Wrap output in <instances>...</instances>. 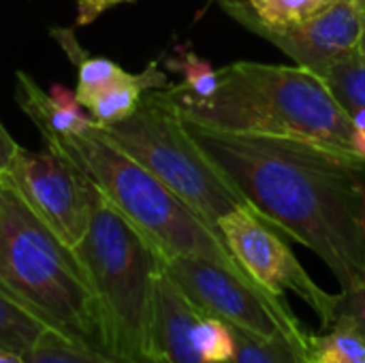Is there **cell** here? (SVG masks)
<instances>
[{"label": "cell", "mask_w": 365, "mask_h": 363, "mask_svg": "<svg viewBox=\"0 0 365 363\" xmlns=\"http://www.w3.org/2000/svg\"><path fill=\"white\" fill-rule=\"evenodd\" d=\"M321 327H346L365 342V285L331 293V302Z\"/></svg>", "instance_id": "obj_21"}, {"label": "cell", "mask_w": 365, "mask_h": 363, "mask_svg": "<svg viewBox=\"0 0 365 363\" xmlns=\"http://www.w3.org/2000/svg\"><path fill=\"white\" fill-rule=\"evenodd\" d=\"M88 208V229L73 250L96 302L103 349L128 363H160L154 306L163 252L90 180Z\"/></svg>", "instance_id": "obj_3"}, {"label": "cell", "mask_w": 365, "mask_h": 363, "mask_svg": "<svg viewBox=\"0 0 365 363\" xmlns=\"http://www.w3.org/2000/svg\"><path fill=\"white\" fill-rule=\"evenodd\" d=\"M163 267L207 317L257 338H284L297 351V357L306 351L310 332L295 317L287 297L195 257H163Z\"/></svg>", "instance_id": "obj_7"}, {"label": "cell", "mask_w": 365, "mask_h": 363, "mask_svg": "<svg viewBox=\"0 0 365 363\" xmlns=\"http://www.w3.org/2000/svg\"><path fill=\"white\" fill-rule=\"evenodd\" d=\"M96 128L152 171L216 231L222 216L237 208H250L190 137L163 88L145 92L128 118L105 126L96 124Z\"/></svg>", "instance_id": "obj_6"}, {"label": "cell", "mask_w": 365, "mask_h": 363, "mask_svg": "<svg viewBox=\"0 0 365 363\" xmlns=\"http://www.w3.org/2000/svg\"><path fill=\"white\" fill-rule=\"evenodd\" d=\"M165 66L169 71H175L184 77L182 86L188 88L192 94L207 98L218 88V71L203 58H199L195 51L178 47L173 58L165 60Z\"/></svg>", "instance_id": "obj_20"}, {"label": "cell", "mask_w": 365, "mask_h": 363, "mask_svg": "<svg viewBox=\"0 0 365 363\" xmlns=\"http://www.w3.org/2000/svg\"><path fill=\"white\" fill-rule=\"evenodd\" d=\"M38 133L47 150L73 163L79 173H83L163 252V257L203 259L255 282L210 223L152 171L101 135L96 126L81 135L56 131Z\"/></svg>", "instance_id": "obj_4"}, {"label": "cell", "mask_w": 365, "mask_h": 363, "mask_svg": "<svg viewBox=\"0 0 365 363\" xmlns=\"http://www.w3.org/2000/svg\"><path fill=\"white\" fill-rule=\"evenodd\" d=\"M184 120L195 124L310 143L365 169L355 148L353 118L325 81L302 66L240 60L218 68V88L201 98L182 83L163 88Z\"/></svg>", "instance_id": "obj_2"}, {"label": "cell", "mask_w": 365, "mask_h": 363, "mask_svg": "<svg viewBox=\"0 0 365 363\" xmlns=\"http://www.w3.org/2000/svg\"><path fill=\"white\" fill-rule=\"evenodd\" d=\"M167 86H169L167 75L158 71L156 62H150L145 71L124 75L122 79L88 96L81 105L98 126H105L128 118L139 107L145 92L160 90Z\"/></svg>", "instance_id": "obj_12"}, {"label": "cell", "mask_w": 365, "mask_h": 363, "mask_svg": "<svg viewBox=\"0 0 365 363\" xmlns=\"http://www.w3.org/2000/svg\"><path fill=\"white\" fill-rule=\"evenodd\" d=\"M184 126L261 218L312 250L342 289L365 285V169L302 141Z\"/></svg>", "instance_id": "obj_1"}, {"label": "cell", "mask_w": 365, "mask_h": 363, "mask_svg": "<svg viewBox=\"0 0 365 363\" xmlns=\"http://www.w3.org/2000/svg\"><path fill=\"white\" fill-rule=\"evenodd\" d=\"M126 2H135V0H75V9H77L75 24L88 26L94 19H98L103 13H107L109 9L118 4H126Z\"/></svg>", "instance_id": "obj_22"}, {"label": "cell", "mask_w": 365, "mask_h": 363, "mask_svg": "<svg viewBox=\"0 0 365 363\" xmlns=\"http://www.w3.org/2000/svg\"><path fill=\"white\" fill-rule=\"evenodd\" d=\"M51 336L68 338L45 317H41L34 308L26 306L0 287V347L26 355Z\"/></svg>", "instance_id": "obj_14"}, {"label": "cell", "mask_w": 365, "mask_h": 363, "mask_svg": "<svg viewBox=\"0 0 365 363\" xmlns=\"http://www.w3.org/2000/svg\"><path fill=\"white\" fill-rule=\"evenodd\" d=\"M49 96H51L58 105H62V107H66V109H71V111H83V105L79 103L77 92H73V90L60 86V83H53V86L49 88Z\"/></svg>", "instance_id": "obj_24"}, {"label": "cell", "mask_w": 365, "mask_h": 363, "mask_svg": "<svg viewBox=\"0 0 365 363\" xmlns=\"http://www.w3.org/2000/svg\"><path fill=\"white\" fill-rule=\"evenodd\" d=\"M0 287L34 308L75 344L103 349L88 276L66 246L0 175Z\"/></svg>", "instance_id": "obj_5"}, {"label": "cell", "mask_w": 365, "mask_h": 363, "mask_svg": "<svg viewBox=\"0 0 365 363\" xmlns=\"http://www.w3.org/2000/svg\"><path fill=\"white\" fill-rule=\"evenodd\" d=\"M233 329V363H297V351L284 338H257Z\"/></svg>", "instance_id": "obj_18"}, {"label": "cell", "mask_w": 365, "mask_h": 363, "mask_svg": "<svg viewBox=\"0 0 365 363\" xmlns=\"http://www.w3.org/2000/svg\"><path fill=\"white\" fill-rule=\"evenodd\" d=\"M297 363H365V342L346 327H327L310 334Z\"/></svg>", "instance_id": "obj_15"}, {"label": "cell", "mask_w": 365, "mask_h": 363, "mask_svg": "<svg viewBox=\"0 0 365 363\" xmlns=\"http://www.w3.org/2000/svg\"><path fill=\"white\" fill-rule=\"evenodd\" d=\"M17 188L30 210L71 248L88 229V180L64 156L19 145L11 167L2 173Z\"/></svg>", "instance_id": "obj_10"}, {"label": "cell", "mask_w": 365, "mask_h": 363, "mask_svg": "<svg viewBox=\"0 0 365 363\" xmlns=\"http://www.w3.org/2000/svg\"><path fill=\"white\" fill-rule=\"evenodd\" d=\"M361 233H364V246H365V193H364V210H361Z\"/></svg>", "instance_id": "obj_26"}, {"label": "cell", "mask_w": 365, "mask_h": 363, "mask_svg": "<svg viewBox=\"0 0 365 363\" xmlns=\"http://www.w3.org/2000/svg\"><path fill=\"white\" fill-rule=\"evenodd\" d=\"M235 21L284 51L297 66L323 77L338 60L359 51L364 28V0H338L319 15L291 26H267L248 0H216Z\"/></svg>", "instance_id": "obj_8"}, {"label": "cell", "mask_w": 365, "mask_h": 363, "mask_svg": "<svg viewBox=\"0 0 365 363\" xmlns=\"http://www.w3.org/2000/svg\"><path fill=\"white\" fill-rule=\"evenodd\" d=\"M17 150H19V145L15 143V139L6 133V128L0 122V175L9 171Z\"/></svg>", "instance_id": "obj_23"}, {"label": "cell", "mask_w": 365, "mask_h": 363, "mask_svg": "<svg viewBox=\"0 0 365 363\" xmlns=\"http://www.w3.org/2000/svg\"><path fill=\"white\" fill-rule=\"evenodd\" d=\"M338 0H248L252 13L267 26L302 24Z\"/></svg>", "instance_id": "obj_19"}, {"label": "cell", "mask_w": 365, "mask_h": 363, "mask_svg": "<svg viewBox=\"0 0 365 363\" xmlns=\"http://www.w3.org/2000/svg\"><path fill=\"white\" fill-rule=\"evenodd\" d=\"M15 88H17V103L26 111V116L34 122L38 131H56V133H75L81 135L96 126L90 113L86 111H71L58 105L41 86L24 71L15 73Z\"/></svg>", "instance_id": "obj_13"}, {"label": "cell", "mask_w": 365, "mask_h": 363, "mask_svg": "<svg viewBox=\"0 0 365 363\" xmlns=\"http://www.w3.org/2000/svg\"><path fill=\"white\" fill-rule=\"evenodd\" d=\"M199 308L182 293L173 278L160 270L154 306V347L160 363H212L201 351L195 323Z\"/></svg>", "instance_id": "obj_11"}, {"label": "cell", "mask_w": 365, "mask_h": 363, "mask_svg": "<svg viewBox=\"0 0 365 363\" xmlns=\"http://www.w3.org/2000/svg\"><path fill=\"white\" fill-rule=\"evenodd\" d=\"M364 9H365V0H364Z\"/></svg>", "instance_id": "obj_27"}, {"label": "cell", "mask_w": 365, "mask_h": 363, "mask_svg": "<svg viewBox=\"0 0 365 363\" xmlns=\"http://www.w3.org/2000/svg\"><path fill=\"white\" fill-rule=\"evenodd\" d=\"M218 231L244 267V272L265 291L284 297L287 291L304 300L323 321L331 293L323 291L302 267L291 246L274 225L261 218L252 208H237L218 220Z\"/></svg>", "instance_id": "obj_9"}, {"label": "cell", "mask_w": 365, "mask_h": 363, "mask_svg": "<svg viewBox=\"0 0 365 363\" xmlns=\"http://www.w3.org/2000/svg\"><path fill=\"white\" fill-rule=\"evenodd\" d=\"M24 357L28 363H128L107 351L79 347L62 336L47 338Z\"/></svg>", "instance_id": "obj_17"}, {"label": "cell", "mask_w": 365, "mask_h": 363, "mask_svg": "<svg viewBox=\"0 0 365 363\" xmlns=\"http://www.w3.org/2000/svg\"><path fill=\"white\" fill-rule=\"evenodd\" d=\"M321 79L349 116L365 109V56L361 51L331 64Z\"/></svg>", "instance_id": "obj_16"}, {"label": "cell", "mask_w": 365, "mask_h": 363, "mask_svg": "<svg viewBox=\"0 0 365 363\" xmlns=\"http://www.w3.org/2000/svg\"><path fill=\"white\" fill-rule=\"evenodd\" d=\"M0 363H28V362H26V357H24V355L15 353V351H11V349L0 347Z\"/></svg>", "instance_id": "obj_25"}]
</instances>
